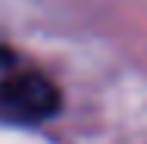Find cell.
I'll return each mask as SVG.
<instances>
[{"instance_id":"1","label":"cell","mask_w":147,"mask_h":144,"mask_svg":"<svg viewBox=\"0 0 147 144\" xmlns=\"http://www.w3.org/2000/svg\"><path fill=\"white\" fill-rule=\"evenodd\" d=\"M63 107L59 88L41 72H16L0 82V119L16 125H38L53 119Z\"/></svg>"}]
</instances>
